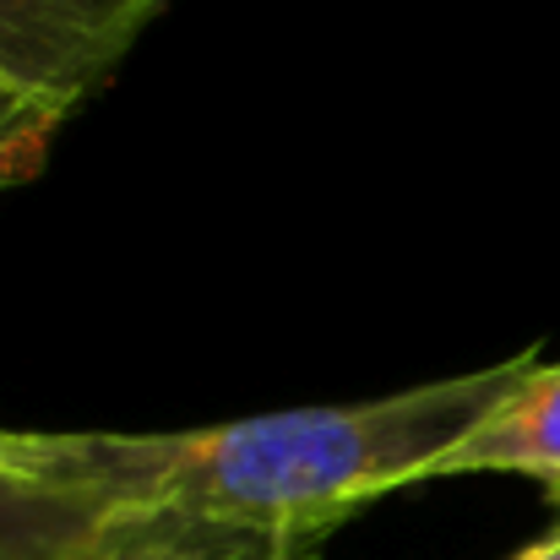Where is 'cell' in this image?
<instances>
[{"label": "cell", "mask_w": 560, "mask_h": 560, "mask_svg": "<svg viewBox=\"0 0 560 560\" xmlns=\"http://www.w3.org/2000/svg\"><path fill=\"white\" fill-rule=\"evenodd\" d=\"M322 545V528H256L175 506H137L88 560H316Z\"/></svg>", "instance_id": "obj_4"}, {"label": "cell", "mask_w": 560, "mask_h": 560, "mask_svg": "<svg viewBox=\"0 0 560 560\" xmlns=\"http://www.w3.org/2000/svg\"><path fill=\"white\" fill-rule=\"evenodd\" d=\"M55 131H60V115L0 93V190L22 186L44 170V153H49Z\"/></svg>", "instance_id": "obj_6"}, {"label": "cell", "mask_w": 560, "mask_h": 560, "mask_svg": "<svg viewBox=\"0 0 560 560\" xmlns=\"http://www.w3.org/2000/svg\"><path fill=\"white\" fill-rule=\"evenodd\" d=\"M512 560H560V528H550L545 539H534L523 556H512Z\"/></svg>", "instance_id": "obj_7"}, {"label": "cell", "mask_w": 560, "mask_h": 560, "mask_svg": "<svg viewBox=\"0 0 560 560\" xmlns=\"http://www.w3.org/2000/svg\"><path fill=\"white\" fill-rule=\"evenodd\" d=\"M539 371V349L371 402L283 408L207 430H22L16 468L120 506H175L256 528L332 534L392 490L430 474Z\"/></svg>", "instance_id": "obj_1"}, {"label": "cell", "mask_w": 560, "mask_h": 560, "mask_svg": "<svg viewBox=\"0 0 560 560\" xmlns=\"http://www.w3.org/2000/svg\"><path fill=\"white\" fill-rule=\"evenodd\" d=\"M170 0H0V93L49 115L98 98Z\"/></svg>", "instance_id": "obj_2"}, {"label": "cell", "mask_w": 560, "mask_h": 560, "mask_svg": "<svg viewBox=\"0 0 560 560\" xmlns=\"http://www.w3.org/2000/svg\"><path fill=\"white\" fill-rule=\"evenodd\" d=\"M131 512L109 495L0 468V560H88Z\"/></svg>", "instance_id": "obj_3"}, {"label": "cell", "mask_w": 560, "mask_h": 560, "mask_svg": "<svg viewBox=\"0 0 560 560\" xmlns=\"http://www.w3.org/2000/svg\"><path fill=\"white\" fill-rule=\"evenodd\" d=\"M457 474H523L560 501V360H539V371L512 392V402L485 419L430 474V485Z\"/></svg>", "instance_id": "obj_5"}, {"label": "cell", "mask_w": 560, "mask_h": 560, "mask_svg": "<svg viewBox=\"0 0 560 560\" xmlns=\"http://www.w3.org/2000/svg\"><path fill=\"white\" fill-rule=\"evenodd\" d=\"M16 441L22 430H0V468H16Z\"/></svg>", "instance_id": "obj_8"}]
</instances>
